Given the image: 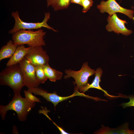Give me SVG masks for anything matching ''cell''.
<instances>
[{"instance_id":"obj_1","label":"cell","mask_w":134,"mask_h":134,"mask_svg":"<svg viewBox=\"0 0 134 134\" xmlns=\"http://www.w3.org/2000/svg\"><path fill=\"white\" fill-rule=\"evenodd\" d=\"M35 102H32L20 95H14L12 100L6 105H0V114L2 120H4L6 114L9 110L15 112L18 120L24 121L29 112L35 106Z\"/></svg>"},{"instance_id":"obj_2","label":"cell","mask_w":134,"mask_h":134,"mask_svg":"<svg viewBox=\"0 0 134 134\" xmlns=\"http://www.w3.org/2000/svg\"><path fill=\"white\" fill-rule=\"evenodd\" d=\"M0 84L11 88L14 94H20L21 91L25 86V84L20 70L19 63L7 67L1 72Z\"/></svg>"},{"instance_id":"obj_3","label":"cell","mask_w":134,"mask_h":134,"mask_svg":"<svg viewBox=\"0 0 134 134\" xmlns=\"http://www.w3.org/2000/svg\"><path fill=\"white\" fill-rule=\"evenodd\" d=\"M46 33L43 30L39 29L34 31L21 30L12 34L13 43L18 46L27 44L29 47L45 46L44 40Z\"/></svg>"},{"instance_id":"obj_4","label":"cell","mask_w":134,"mask_h":134,"mask_svg":"<svg viewBox=\"0 0 134 134\" xmlns=\"http://www.w3.org/2000/svg\"><path fill=\"white\" fill-rule=\"evenodd\" d=\"M44 14V18L42 22L28 23L23 21L20 18L18 11L12 12L11 16L15 20V24L13 28L9 31V34H13L21 30H31L41 29L42 27L45 28L55 32H57V30H55L47 24V22L50 18L49 12L45 13Z\"/></svg>"},{"instance_id":"obj_5","label":"cell","mask_w":134,"mask_h":134,"mask_svg":"<svg viewBox=\"0 0 134 134\" xmlns=\"http://www.w3.org/2000/svg\"><path fill=\"white\" fill-rule=\"evenodd\" d=\"M96 71L91 69L86 62L83 63L81 69L78 71L66 69L65 71L66 75L64 76L65 79L73 77L75 80L74 84L76 85V87L79 90L82 87L88 84L89 78L95 74Z\"/></svg>"},{"instance_id":"obj_6","label":"cell","mask_w":134,"mask_h":134,"mask_svg":"<svg viewBox=\"0 0 134 134\" xmlns=\"http://www.w3.org/2000/svg\"><path fill=\"white\" fill-rule=\"evenodd\" d=\"M27 91L34 94L35 95L42 97L47 101L51 102L55 108L59 102L66 100L76 96H80L88 97V96L85 95L83 93H80L75 86L74 91L72 95L67 97H62L58 95L56 91L53 93H49L41 87L28 88Z\"/></svg>"},{"instance_id":"obj_7","label":"cell","mask_w":134,"mask_h":134,"mask_svg":"<svg viewBox=\"0 0 134 134\" xmlns=\"http://www.w3.org/2000/svg\"><path fill=\"white\" fill-rule=\"evenodd\" d=\"M19 63L25 86L28 88L38 87L40 83L36 77L34 66L25 57Z\"/></svg>"},{"instance_id":"obj_8","label":"cell","mask_w":134,"mask_h":134,"mask_svg":"<svg viewBox=\"0 0 134 134\" xmlns=\"http://www.w3.org/2000/svg\"><path fill=\"white\" fill-rule=\"evenodd\" d=\"M97 8L101 13L106 12L111 16L116 13H121L127 16L130 19L134 20V10L121 7L115 0H102L100 4L97 5Z\"/></svg>"},{"instance_id":"obj_9","label":"cell","mask_w":134,"mask_h":134,"mask_svg":"<svg viewBox=\"0 0 134 134\" xmlns=\"http://www.w3.org/2000/svg\"><path fill=\"white\" fill-rule=\"evenodd\" d=\"M107 20L108 23L106 26V29L108 32L113 31L118 34L120 33L126 36L133 33L131 30L125 27V24H128L127 21L120 19L116 13L109 15Z\"/></svg>"},{"instance_id":"obj_10","label":"cell","mask_w":134,"mask_h":134,"mask_svg":"<svg viewBox=\"0 0 134 134\" xmlns=\"http://www.w3.org/2000/svg\"><path fill=\"white\" fill-rule=\"evenodd\" d=\"M34 66L48 63L49 57L41 46L31 47L25 56Z\"/></svg>"},{"instance_id":"obj_11","label":"cell","mask_w":134,"mask_h":134,"mask_svg":"<svg viewBox=\"0 0 134 134\" xmlns=\"http://www.w3.org/2000/svg\"><path fill=\"white\" fill-rule=\"evenodd\" d=\"M102 73L103 70L101 68H97L95 71V77L92 83L90 84L88 83L86 86L82 87L79 90L80 92H84L87 91L90 88H95L102 91L104 93L105 95L110 97H119V96H115L109 95L106 91L103 90L100 87V83L101 81V77Z\"/></svg>"},{"instance_id":"obj_12","label":"cell","mask_w":134,"mask_h":134,"mask_svg":"<svg viewBox=\"0 0 134 134\" xmlns=\"http://www.w3.org/2000/svg\"><path fill=\"white\" fill-rule=\"evenodd\" d=\"M95 134H134V131L129 128V124L126 123L121 127L111 128L102 125L101 128L97 131Z\"/></svg>"},{"instance_id":"obj_13","label":"cell","mask_w":134,"mask_h":134,"mask_svg":"<svg viewBox=\"0 0 134 134\" xmlns=\"http://www.w3.org/2000/svg\"><path fill=\"white\" fill-rule=\"evenodd\" d=\"M31 47H26L24 45L18 46L15 52L6 64V67L19 63L25 57Z\"/></svg>"},{"instance_id":"obj_14","label":"cell","mask_w":134,"mask_h":134,"mask_svg":"<svg viewBox=\"0 0 134 134\" xmlns=\"http://www.w3.org/2000/svg\"><path fill=\"white\" fill-rule=\"evenodd\" d=\"M18 46L13 43L10 40L1 48L0 50V61L5 59L10 58L15 52Z\"/></svg>"},{"instance_id":"obj_15","label":"cell","mask_w":134,"mask_h":134,"mask_svg":"<svg viewBox=\"0 0 134 134\" xmlns=\"http://www.w3.org/2000/svg\"><path fill=\"white\" fill-rule=\"evenodd\" d=\"M43 69L45 74L47 78L51 81L55 82L61 79L63 73L51 68L48 63L43 66Z\"/></svg>"},{"instance_id":"obj_16","label":"cell","mask_w":134,"mask_h":134,"mask_svg":"<svg viewBox=\"0 0 134 134\" xmlns=\"http://www.w3.org/2000/svg\"><path fill=\"white\" fill-rule=\"evenodd\" d=\"M47 7L51 6L56 11L67 9L70 3V0H46Z\"/></svg>"},{"instance_id":"obj_17","label":"cell","mask_w":134,"mask_h":134,"mask_svg":"<svg viewBox=\"0 0 134 134\" xmlns=\"http://www.w3.org/2000/svg\"><path fill=\"white\" fill-rule=\"evenodd\" d=\"M43 66L39 65L34 66L36 77L40 84L44 83L47 79L44 72Z\"/></svg>"},{"instance_id":"obj_18","label":"cell","mask_w":134,"mask_h":134,"mask_svg":"<svg viewBox=\"0 0 134 134\" xmlns=\"http://www.w3.org/2000/svg\"><path fill=\"white\" fill-rule=\"evenodd\" d=\"M24 93L25 98L29 101L32 102H41L40 99L33 95L32 93L25 90Z\"/></svg>"},{"instance_id":"obj_19","label":"cell","mask_w":134,"mask_h":134,"mask_svg":"<svg viewBox=\"0 0 134 134\" xmlns=\"http://www.w3.org/2000/svg\"><path fill=\"white\" fill-rule=\"evenodd\" d=\"M41 109H40L39 110V113H42L45 115L49 119L51 120L53 122L54 124L57 127L58 129L61 133L62 134H68L69 133L66 132L62 128L59 126L57 125L49 117L47 114V111H48L46 109V108H44L43 107H41Z\"/></svg>"},{"instance_id":"obj_20","label":"cell","mask_w":134,"mask_h":134,"mask_svg":"<svg viewBox=\"0 0 134 134\" xmlns=\"http://www.w3.org/2000/svg\"><path fill=\"white\" fill-rule=\"evenodd\" d=\"M93 3L92 0H82V12L84 13L87 12L92 6Z\"/></svg>"},{"instance_id":"obj_21","label":"cell","mask_w":134,"mask_h":134,"mask_svg":"<svg viewBox=\"0 0 134 134\" xmlns=\"http://www.w3.org/2000/svg\"><path fill=\"white\" fill-rule=\"evenodd\" d=\"M128 98L130 99L129 101L128 102L122 103L121 104L123 108L132 106L134 107V96L130 95L128 97Z\"/></svg>"},{"instance_id":"obj_22","label":"cell","mask_w":134,"mask_h":134,"mask_svg":"<svg viewBox=\"0 0 134 134\" xmlns=\"http://www.w3.org/2000/svg\"><path fill=\"white\" fill-rule=\"evenodd\" d=\"M70 2L77 4L82 6V0H70Z\"/></svg>"},{"instance_id":"obj_23","label":"cell","mask_w":134,"mask_h":134,"mask_svg":"<svg viewBox=\"0 0 134 134\" xmlns=\"http://www.w3.org/2000/svg\"><path fill=\"white\" fill-rule=\"evenodd\" d=\"M12 132L13 134H17L18 133V131L16 127L14 126L13 127V130L12 131Z\"/></svg>"},{"instance_id":"obj_24","label":"cell","mask_w":134,"mask_h":134,"mask_svg":"<svg viewBox=\"0 0 134 134\" xmlns=\"http://www.w3.org/2000/svg\"><path fill=\"white\" fill-rule=\"evenodd\" d=\"M131 8L132 9L134 10V5L132 6L131 7Z\"/></svg>"}]
</instances>
